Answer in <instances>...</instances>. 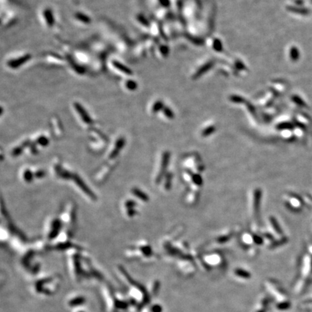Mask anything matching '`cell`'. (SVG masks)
<instances>
[{"label": "cell", "mask_w": 312, "mask_h": 312, "mask_svg": "<svg viewBox=\"0 0 312 312\" xmlns=\"http://www.w3.org/2000/svg\"><path fill=\"white\" fill-rule=\"evenodd\" d=\"M58 286L59 281L52 277H48L37 281L34 288L38 293L43 294L44 296H51L56 291Z\"/></svg>", "instance_id": "1"}, {"label": "cell", "mask_w": 312, "mask_h": 312, "mask_svg": "<svg viewBox=\"0 0 312 312\" xmlns=\"http://www.w3.org/2000/svg\"><path fill=\"white\" fill-rule=\"evenodd\" d=\"M72 179L76 183V184H77L78 187L81 189L85 195H87L90 199H92V200H95V199H96V196H95V194L91 190H90L87 185H86L85 183L84 182V181L80 177L79 175H77V173L74 174L72 176Z\"/></svg>", "instance_id": "2"}, {"label": "cell", "mask_w": 312, "mask_h": 312, "mask_svg": "<svg viewBox=\"0 0 312 312\" xmlns=\"http://www.w3.org/2000/svg\"><path fill=\"white\" fill-rule=\"evenodd\" d=\"M170 157H171V155H170V153H169V152H168V151L164 152L163 154V156H162L161 168H160V171L158 172V175L156 178V181L158 183L161 181V179H163L164 175L166 174L167 167H168V163H169V161H170Z\"/></svg>", "instance_id": "3"}, {"label": "cell", "mask_w": 312, "mask_h": 312, "mask_svg": "<svg viewBox=\"0 0 312 312\" xmlns=\"http://www.w3.org/2000/svg\"><path fill=\"white\" fill-rule=\"evenodd\" d=\"M62 228V224H61V221L59 219H54L51 225V230L48 235V239L49 240H53L56 238V236L60 233V230Z\"/></svg>", "instance_id": "4"}, {"label": "cell", "mask_w": 312, "mask_h": 312, "mask_svg": "<svg viewBox=\"0 0 312 312\" xmlns=\"http://www.w3.org/2000/svg\"><path fill=\"white\" fill-rule=\"evenodd\" d=\"M125 139L123 137H120L117 139V141L115 143V145L114 149L112 150L111 153L109 155V159H114L116 158L118 156V155L119 154L120 151L123 149V147L125 145Z\"/></svg>", "instance_id": "5"}, {"label": "cell", "mask_w": 312, "mask_h": 312, "mask_svg": "<svg viewBox=\"0 0 312 312\" xmlns=\"http://www.w3.org/2000/svg\"><path fill=\"white\" fill-rule=\"evenodd\" d=\"M262 191L259 189H257L254 192V211L255 215H258L259 211L260 204H261Z\"/></svg>", "instance_id": "6"}, {"label": "cell", "mask_w": 312, "mask_h": 312, "mask_svg": "<svg viewBox=\"0 0 312 312\" xmlns=\"http://www.w3.org/2000/svg\"><path fill=\"white\" fill-rule=\"evenodd\" d=\"M75 106L76 107V109H77V112L79 113V114L80 115V116L83 120V122L88 124H91L93 123L91 118L89 116V115H88V113L85 111V110L83 109L82 105H80L78 104H75Z\"/></svg>", "instance_id": "7"}, {"label": "cell", "mask_w": 312, "mask_h": 312, "mask_svg": "<svg viewBox=\"0 0 312 312\" xmlns=\"http://www.w3.org/2000/svg\"><path fill=\"white\" fill-rule=\"evenodd\" d=\"M85 303V298L82 296L73 297V298L70 299L67 302L68 306L70 307H73V308H75V307H80L81 306H82Z\"/></svg>", "instance_id": "8"}, {"label": "cell", "mask_w": 312, "mask_h": 312, "mask_svg": "<svg viewBox=\"0 0 312 312\" xmlns=\"http://www.w3.org/2000/svg\"><path fill=\"white\" fill-rule=\"evenodd\" d=\"M132 193L133 194L134 196H136L137 198H139V200L144 201V202H147V201L149 200L148 195H147L145 192L142 191L141 190H139L138 188L132 189Z\"/></svg>", "instance_id": "9"}, {"label": "cell", "mask_w": 312, "mask_h": 312, "mask_svg": "<svg viewBox=\"0 0 312 312\" xmlns=\"http://www.w3.org/2000/svg\"><path fill=\"white\" fill-rule=\"evenodd\" d=\"M28 59H30V56L28 55V56H23V57H21L20 59H18V60H13V61H9V65L11 67H19L20 65H22V64L26 62V61L28 60Z\"/></svg>", "instance_id": "10"}, {"label": "cell", "mask_w": 312, "mask_h": 312, "mask_svg": "<svg viewBox=\"0 0 312 312\" xmlns=\"http://www.w3.org/2000/svg\"><path fill=\"white\" fill-rule=\"evenodd\" d=\"M35 178V174L30 169H26L23 172V179L27 183H31Z\"/></svg>", "instance_id": "11"}, {"label": "cell", "mask_w": 312, "mask_h": 312, "mask_svg": "<svg viewBox=\"0 0 312 312\" xmlns=\"http://www.w3.org/2000/svg\"><path fill=\"white\" fill-rule=\"evenodd\" d=\"M234 273H235V275L241 277V278L249 279V278H250V277H251V275H250L249 272L246 271V270L242 269H236L235 270Z\"/></svg>", "instance_id": "12"}, {"label": "cell", "mask_w": 312, "mask_h": 312, "mask_svg": "<svg viewBox=\"0 0 312 312\" xmlns=\"http://www.w3.org/2000/svg\"><path fill=\"white\" fill-rule=\"evenodd\" d=\"M114 65L117 69H119V70L122 71L123 72H124V73H126V74H131L132 73L131 70H130L128 67H126V66H124V65H122V64L119 62V61H114Z\"/></svg>", "instance_id": "13"}, {"label": "cell", "mask_w": 312, "mask_h": 312, "mask_svg": "<svg viewBox=\"0 0 312 312\" xmlns=\"http://www.w3.org/2000/svg\"><path fill=\"white\" fill-rule=\"evenodd\" d=\"M301 305L304 309H309V310L312 311V294L308 298H306L305 300H304V301L302 303Z\"/></svg>", "instance_id": "14"}, {"label": "cell", "mask_w": 312, "mask_h": 312, "mask_svg": "<svg viewBox=\"0 0 312 312\" xmlns=\"http://www.w3.org/2000/svg\"><path fill=\"white\" fill-rule=\"evenodd\" d=\"M269 221H270V223H271V224L272 225V227H273V228L275 229V230L277 233H279V234H281L282 233L281 228V227L279 226L278 223L277 222L275 218H273V217H270Z\"/></svg>", "instance_id": "15"}, {"label": "cell", "mask_w": 312, "mask_h": 312, "mask_svg": "<svg viewBox=\"0 0 312 312\" xmlns=\"http://www.w3.org/2000/svg\"><path fill=\"white\" fill-rule=\"evenodd\" d=\"M159 286H160V282L157 281H156L152 283V286L150 289L151 296H156L157 293H158V291H159Z\"/></svg>", "instance_id": "16"}, {"label": "cell", "mask_w": 312, "mask_h": 312, "mask_svg": "<svg viewBox=\"0 0 312 312\" xmlns=\"http://www.w3.org/2000/svg\"><path fill=\"white\" fill-rule=\"evenodd\" d=\"M37 143L43 147L47 146L49 143V140L47 137H44V136H41L39 137L38 139H37Z\"/></svg>", "instance_id": "17"}, {"label": "cell", "mask_w": 312, "mask_h": 312, "mask_svg": "<svg viewBox=\"0 0 312 312\" xmlns=\"http://www.w3.org/2000/svg\"><path fill=\"white\" fill-rule=\"evenodd\" d=\"M171 179H172L171 173H168V175L166 176V182H165V188L166 189V190H169V189L171 188Z\"/></svg>", "instance_id": "18"}, {"label": "cell", "mask_w": 312, "mask_h": 312, "mask_svg": "<svg viewBox=\"0 0 312 312\" xmlns=\"http://www.w3.org/2000/svg\"><path fill=\"white\" fill-rule=\"evenodd\" d=\"M192 180L194 181V183L196 184L197 186H200L201 184H202V179L201 178V176L200 175H198V174L193 176Z\"/></svg>", "instance_id": "19"}, {"label": "cell", "mask_w": 312, "mask_h": 312, "mask_svg": "<svg viewBox=\"0 0 312 312\" xmlns=\"http://www.w3.org/2000/svg\"><path fill=\"white\" fill-rule=\"evenodd\" d=\"M136 202L133 200H128L127 201L126 203H125V207H126L127 210L129 209H134L135 206H136Z\"/></svg>", "instance_id": "20"}, {"label": "cell", "mask_w": 312, "mask_h": 312, "mask_svg": "<svg viewBox=\"0 0 312 312\" xmlns=\"http://www.w3.org/2000/svg\"><path fill=\"white\" fill-rule=\"evenodd\" d=\"M22 152H23V147H16L15 148H14L13 150H12V155L13 156H18L19 155L21 154Z\"/></svg>", "instance_id": "21"}, {"label": "cell", "mask_w": 312, "mask_h": 312, "mask_svg": "<svg viewBox=\"0 0 312 312\" xmlns=\"http://www.w3.org/2000/svg\"><path fill=\"white\" fill-rule=\"evenodd\" d=\"M34 174H35V177L37 179H41L46 176V173L43 170H38Z\"/></svg>", "instance_id": "22"}, {"label": "cell", "mask_w": 312, "mask_h": 312, "mask_svg": "<svg viewBox=\"0 0 312 312\" xmlns=\"http://www.w3.org/2000/svg\"><path fill=\"white\" fill-rule=\"evenodd\" d=\"M150 310L151 312H161L162 308L161 307V306L157 305V304H155V305L151 306Z\"/></svg>", "instance_id": "23"}, {"label": "cell", "mask_w": 312, "mask_h": 312, "mask_svg": "<svg viewBox=\"0 0 312 312\" xmlns=\"http://www.w3.org/2000/svg\"><path fill=\"white\" fill-rule=\"evenodd\" d=\"M135 87L136 86L134 85V82H133V81H132V80H129V82H127V88H128L130 90H134Z\"/></svg>", "instance_id": "24"}, {"label": "cell", "mask_w": 312, "mask_h": 312, "mask_svg": "<svg viewBox=\"0 0 312 312\" xmlns=\"http://www.w3.org/2000/svg\"><path fill=\"white\" fill-rule=\"evenodd\" d=\"M127 215H128L129 217H134V216L136 215V210H134V209H129V210H127Z\"/></svg>", "instance_id": "25"}, {"label": "cell", "mask_w": 312, "mask_h": 312, "mask_svg": "<svg viewBox=\"0 0 312 312\" xmlns=\"http://www.w3.org/2000/svg\"><path fill=\"white\" fill-rule=\"evenodd\" d=\"M254 241H255V243H256V244H262V239L260 237L257 236V235H254Z\"/></svg>", "instance_id": "26"}, {"label": "cell", "mask_w": 312, "mask_h": 312, "mask_svg": "<svg viewBox=\"0 0 312 312\" xmlns=\"http://www.w3.org/2000/svg\"><path fill=\"white\" fill-rule=\"evenodd\" d=\"M77 312H85L84 311H77Z\"/></svg>", "instance_id": "27"}]
</instances>
